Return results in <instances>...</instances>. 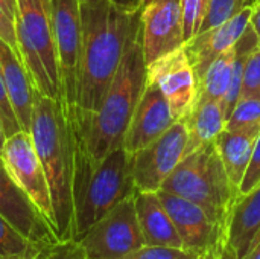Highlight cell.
Listing matches in <instances>:
<instances>
[{"label": "cell", "instance_id": "6da1fadb", "mask_svg": "<svg viewBox=\"0 0 260 259\" xmlns=\"http://www.w3.org/2000/svg\"><path fill=\"white\" fill-rule=\"evenodd\" d=\"M81 20L82 50L75 107L94 113L140 24V9H126L111 0L81 2Z\"/></svg>", "mask_w": 260, "mask_h": 259}, {"label": "cell", "instance_id": "7a4b0ae2", "mask_svg": "<svg viewBox=\"0 0 260 259\" xmlns=\"http://www.w3.org/2000/svg\"><path fill=\"white\" fill-rule=\"evenodd\" d=\"M66 108V107H64ZM73 143V240L136 194L131 154L120 147L96 160L87 150L75 114L67 110Z\"/></svg>", "mask_w": 260, "mask_h": 259}, {"label": "cell", "instance_id": "3957f363", "mask_svg": "<svg viewBox=\"0 0 260 259\" xmlns=\"http://www.w3.org/2000/svg\"><path fill=\"white\" fill-rule=\"evenodd\" d=\"M146 81L148 66L143 56L142 27L139 24L98 111L84 113L76 107L67 108L75 114L85 147L96 160L123 147L126 130Z\"/></svg>", "mask_w": 260, "mask_h": 259}, {"label": "cell", "instance_id": "277c9868", "mask_svg": "<svg viewBox=\"0 0 260 259\" xmlns=\"http://www.w3.org/2000/svg\"><path fill=\"white\" fill-rule=\"evenodd\" d=\"M29 133L47 177L55 234L73 240V143L62 101L35 89Z\"/></svg>", "mask_w": 260, "mask_h": 259}, {"label": "cell", "instance_id": "5b68a950", "mask_svg": "<svg viewBox=\"0 0 260 259\" xmlns=\"http://www.w3.org/2000/svg\"><path fill=\"white\" fill-rule=\"evenodd\" d=\"M161 191L180 195L203 208L222 229L238 192L233 188L215 142L186 154L161 185Z\"/></svg>", "mask_w": 260, "mask_h": 259}, {"label": "cell", "instance_id": "8992f818", "mask_svg": "<svg viewBox=\"0 0 260 259\" xmlns=\"http://www.w3.org/2000/svg\"><path fill=\"white\" fill-rule=\"evenodd\" d=\"M14 26L21 63L32 85L61 101V78L55 49L50 0H15Z\"/></svg>", "mask_w": 260, "mask_h": 259}, {"label": "cell", "instance_id": "52a82bcc", "mask_svg": "<svg viewBox=\"0 0 260 259\" xmlns=\"http://www.w3.org/2000/svg\"><path fill=\"white\" fill-rule=\"evenodd\" d=\"M50 15L61 78V101L66 108H73L78 98L82 50L81 0H50Z\"/></svg>", "mask_w": 260, "mask_h": 259}, {"label": "cell", "instance_id": "ba28073f", "mask_svg": "<svg viewBox=\"0 0 260 259\" xmlns=\"http://www.w3.org/2000/svg\"><path fill=\"white\" fill-rule=\"evenodd\" d=\"M87 259H120L145 246L134 195L96 221L79 240Z\"/></svg>", "mask_w": 260, "mask_h": 259}, {"label": "cell", "instance_id": "9c48e42d", "mask_svg": "<svg viewBox=\"0 0 260 259\" xmlns=\"http://www.w3.org/2000/svg\"><path fill=\"white\" fill-rule=\"evenodd\" d=\"M187 128L183 119L157 140L131 154V169L136 192H157L165 180L186 156Z\"/></svg>", "mask_w": 260, "mask_h": 259}, {"label": "cell", "instance_id": "30bf717a", "mask_svg": "<svg viewBox=\"0 0 260 259\" xmlns=\"http://www.w3.org/2000/svg\"><path fill=\"white\" fill-rule=\"evenodd\" d=\"M2 160L15 183L26 192V195L53 226L50 189L30 133L21 130L14 136L6 137L2 150Z\"/></svg>", "mask_w": 260, "mask_h": 259}, {"label": "cell", "instance_id": "8fae6325", "mask_svg": "<svg viewBox=\"0 0 260 259\" xmlns=\"http://www.w3.org/2000/svg\"><path fill=\"white\" fill-rule=\"evenodd\" d=\"M142 46L146 66L184 46L180 0H151L140 9Z\"/></svg>", "mask_w": 260, "mask_h": 259}, {"label": "cell", "instance_id": "7c38bea8", "mask_svg": "<svg viewBox=\"0 0 260 259\" xmlns=\"http://www.w3.org/2000/svg\"><path fill=\"white\" fill-rule=\"evenodd\" d=\"M148 81L160 87L177 121L192 110L198 96V79L184 47L175 49L149 64Z\"/></svg>", "mask_w": 260, "mask_h": 259}, {"label": "cell", "instance_id": "4fadbf2b", "mask_svg": "<svg viewBox=\"0 0 260 259\" xmlns=\"http://www.w3.org/2000/svg\"><path fill=\"white\" fill-rule=\"evenodd\" d=\"M158 198L166 208L186 252L201 255L206 252H218L222 229L207 215V212L190 200L180 195L157 191Z\"/></svg>", "mask_w": 260, "mask_h": 259}, {"label": "cell", "instance_id": "5bb4252c", "mask_svg": "<svg viewBox=\"0 0 260 259\" xmlns=\"http://www.w3.org/2000/svg\"><path fill=\"white\" fill-rule=\"evenodd\" d=\"M0 215L37 244L58 240L50 221L40 212L26 192L15 183L0 157Z\"/></svg>", "mask_w": 260, "mask_h": 259}, {"label": "cell", "instance_id": "9a60e30c", "mask_svg": "<svg viewBox=\"0 0 260 259\" xmlns=\"http://www.w3.org/2000/svg\"><path fill=\"white\" fill-rule=\"evenodd\" d=\"M260 240V183L236 197L222 227L219 259H244Z\"/></svg>", "mask_w": 260, "mask_h": 259}, {"label": "cell", "instance_id": "2e32d148", "mask_svg": "<svg viewBox=\"0 0 260 259\" xmlns=\"http://www.w3.org/2000/svg\"><path fill=\"white\" fill-rule=\"evenodd\" d=\"M175 121L177 119L174 118L169 102L160 87L152 81H146V87L139 99L125 134V150L129 154L137 153L165 134Z\"/></svg>", "mask_w": 260, "mask_h": 259}, {"label": "cell", "instance_id": "e0dca14e", "mask_svg": "<svg viewBox=\"0 0 260 259\" xmlns=\"http://www.w3.org/2000/svg\"><path fill=\"white\" fill-rule=\"evenodd\" d=\"M251 6L242 9L235 17L227 21L215 26L212 29L197 34L193 38L184 43V50L189 56V61L195 70L197 79L203 78L209 66L224 52L233 47V44L241 38L247 26L250 24Z\"/></svg>", "mask_w": 260, "mask_h": 259}, {"label": "cell", "instance_id": "ac0fdd59", "mask_svg": "<svg viewBox=\"0 0 260 259\" xmlns=\"http://www.w3.org/2000/svg\"><path fill=\"white\" fill-rule=\"evenodd\" d=\"M0 72L8 90L11 104L23 131H29L30 118L34 108L35 87L29 78V73L12 50V47L0 38Z\"/></svg>", "mask_w": 260, "mask_h": 259}, {"label": "cell", "instance_id": "d6986e66", "mask_svg": "<svg viewBox=\"0 0 260 259\" xmlns=\"http://www.w3.org/2000/svg\"><path fill=\"white\" fill-rule=\"evenodd\" d=\"M134 206L145 244L184 250L181 238L157 192H136Z\"/></svg>", "mask_w": 260, "mask_h": 259}, {"label": "cell", "instance_id": "ffe728a7", "mask_svg": "<svg viewBox=\"0 0 260 259\" xmlns=\"http://www.w3.org/2000/svg\"><path fill=\"white\" fill-rule=\"evenodd\" d=\"M187 128L186 154L215 142L227 127V116L219 101L197 99L192 110L183 118Z\"/></svg>", "mask_w": 260, "mask_h": 259}, {"label": "cell", "instance_id": "44dd1931", "mask_svg": "<svg viewBox=\"0 0 260 259\" xmlns=\"http://www.w3.org/2000/svg\"><path fill=\"white\" fill-rule=\"evenodd\" d=\"M259 134L245 131L224 130L215 140L219 157L224 163L227 176L239 195V186L244 180L247 168L250 165L253 150Z\"/></svg>", "mask_w": 260, "mask_h": 259}, {"label": "cell", "instance_id": "7402d4cb", "mask_svg": "<svg viewBox=\"0 0 260 259\" xmlns=\"http://www.w3.org/2000/svg\"><path fill=\"white\" fill-rule=\"evenodd\" d=\"M259 47V38L256 31L253 29L251 24L247 26V29L244 31V34L241 35V38L233 44V50H235V56H233V70H232V81L229 85V90L225 93V96L221 101L222 110L225 113V116L229 118L235 108V105L238 104L239 98H241V87H242V78H244V70L247 66V61L250 58V55Z\"/></svg>", "mask_w": 260, "mask_h": 259}, {"label": "cell", "instance_id": "603a6c76", "mask_svg": "<svg viewBox=\"0 0 260 259\" xmlns=\"http://www.w3.org/2000/svg\"><path fill=\"white\" fill-rule=\"evenodd\" d=\"M233 47L227 52L221 53L206 70L203 78L198 82V96L197 99H213L222 101L225 96L230 81H232V70H233Z\"/></svg>", "mask_w": 260, "mask_h": 259}, {"label": "cell", "instance_id": "cb8c5ba5", "mask_svg": "<svg viewBox=\"0 0 260 259\" xmlns=\"http://www.w3.org/2000/svg\"><path fill=\"white\" fill-rule=\"evenodd\" d=\"M44 244H37L0 215V259H32Z\"/></svg>", "mask_w": 260, "mask_h": 259}, {"label": "cell", "instance_id": "d4e9b609", "mask_svg": "<svg viewBox=\"0 0 260 259\" xmlns=\"http://www.w3.org/2000/svg\"><path fill=\"white\" fill-rule=\"evenodd\" d=\"M225 130L260 134V99H239L232 114L227 118Z\"/></svg>", "mask_w": 260, "mask_h": 259}, {"label": "cell", "instance_id": "484cf974", "mask_svg": "<svg viewBox=\"0 0 260 259\" xmlns=\"http://www.w3.org/2000/svg\"><path fill=\"white\" fill-rule=\"evenodd\" d=\"M254 2L256 0H207V12L200 32L219 26L221 23L235 17L242 9L253 6Z\"/></svg>", "mask_w": 260, "mask_h": 259}, {"label": "cell", "instance_id": "4316f807", "mask_svg": "<svg viewBox=\"0 0 260 259\" xmlns=\"http://www.w3.org/2000/svg\"><path fill=\"white\" fill-rule=\"evenodd\" d=\"M180 5L183 12L184 40L189 41L201 29L207 12V0H180Z\"/></svg>", "mask_w": 260, "mask_h": 259}, {"label": "cell", "instance_id": "83f0119b", "mask_svg": "<svg viewBox=\"0 0 260 259\" xmlns=\"http://www.w3.org/2000/svg\"><path fill=\"white\" fill-rule=\"evenodd\" d=\"M32 259H87L78 240H56L44 244Z\"/></svg>", "mask_w": 260, "mask_h": 259}, {"label": "cell", "instance_id": "f1b7e54d", "mask_svg": "<svg viewBox=\"0 0 260 259\" xmlns=\"http://www.w3.org/2000/svg\"><path fill=\"white\" fill-rule=\"evenodd\" d=\"M245 98L260 99V46L250 55L244 70L239 99Z\"/></svg>", "mask_w": 260, "mask_h": 259}, {"label": "cell", "instance_id": "f546056e", "mask_svg": "<svg viewBox=\"0 0 260 259\" xmlns=\"http://www.w3.org/2000/svg\"><path fill=\"white\" fill-rule=\"evenodd\" d=\"M0 125L3 128V133L6 137L14 136L15 133L21 131V127L18 124V119L15 116L14 107L11 104L8 90L5 87L3 78H2V72H0Z\"/></svg>", "mask_w": 260, "mask_h": 259}, {"label": "cell", "instance_id": "4dcf8cb0", "mask_svg": "<svg viewBox=\"0 0 260 259\" xmlns=\"http://www.w3.org/2000/svg\"><path fill=\"white\" fill-rule=\"evenodd\" d=\"M187 252L181 249H172V247H161V246H142L131 253L125 255L120 259H180L183 258Z\"/></svg>", "mask_w": 260, "mask_h": 259}, {"label": "cell", "instance_id": "1f68e13d", "mask_svg": "<svg viewBox=\"0 0 260 259\" xmlns=\"http://www.w3.org/2000/svg\"><path fill=\"white\" fill-rule=\"evenodd\" d=\"M260 183V134L256 140L254 150H253V156L250 160V165L247 168V172L244 176V180L239 186V195L250 192L251 189H254Z\"/></svg>", "mask_w": 260, "mask_h": 259}, {"label": "cell", "instance_id": "d6a6232c", "mask_svg": "<svg viewBox=\"0 0 260 259\" xmlns=\"http://www.w3.org/2000/svg\"><path fill=\"white\" fill-rule=\"evenodd\" d=\"M0 38L5 43H8L12 47V50L17 53V56L20 58V50H18V44H17V35H15L14 20L6 14V11L2 8V5H0Z\"/></svg>", "mask_w": 260, "mask_h": 259}, {"label": "cell", "instance_id": "836d02e7", "mask_svg": "<svg viewBox=\"0 0 260 259\" xmlns=\"http://www.w3.org/2000/svg\"><path fill=\"white\" fill-rule=\"evenodd\" d=\"M250 24L253 26V29L257 34L260 46V0H256L251 6V17H250Z\"/></svg>", "mask_w": 260, "mask_h": 259}, {"label": "cell", "instance_id": "e575fe53", "mask_svg": "<svg viewBox=\"0 0 260 259\" xmlns=\"http://www.w3.org/2000/svg\"><path fill=\"white\" fill-rule=\"evenodd\" d=\"M111 2H114V3H117L119 6H123V8H126V9H133V11L142 9L139 0H111Z\"/></svg>", "mask_w": 260, "mask_h": 259}, {"label": "cell", "instance_id": "d590c367", "mask_svg": "<svg viewBox=\"0 0 260 259\" xmlns=\"http://www.w3.org/2000/svg\"><path fill=\"white\" fill-rule=\"evenodd\" d=\"M2 8L6 11V14L14 20V14H15V0H0Z\"/></svg>", "mask_w": 260, "mask_h": 259}, {"label": "cell", "instance_id": "8d00e7d4", "mask_svg": "<svg viewBox=\"0 0 260 259\" xmlns=\"http://www.w3.org/2000/svg\"><path fill=\"white\" fill-rule=\"evenodd\" d=\"M244 259H260V240L253 246V249L250 250V253Z\"/></svg>", "mask_w": 260, "mask_h": 259}, {"label": "cell", "instance_id": "74e56055", "mask_svg": "<svg viewBox=\"0 0 260 259\" xmlns=\"http://www.w3.org/2000/svg\"><path fill=\"white\" fill-rule=\"evenodd\" d=\"M197 259H219L218 256V252H215V250H212V252H206V253H201L200 256Z\"/></svg>", "mask_w": 260, "mask_h": 259}, {"label": "cell", "instance_id": "f35d334b", "mask_svg": "<svg viewBox=\"0 0 260 259\" xmlns=\"http://www.w3.org/2000/svg\"><path fill=\"white\" fill-rule=\"evenodd\" d=\"M5 140H6V136H5V133H3V128H2V125H0V157H2V150H3Z\"/></svg>", "mask_w": 260, "mask_h": 259}, {"label": "cell", "instance_id": "ab89813d", "mask_svg": "<svg viewBox=\"0 0 260 259\" xmlns=\"http://www.w3.org/2000/svg\"><path fill=\"white\" fill-rule=\"evenodd\" d=\"M200 256V255H195V253H190V252H187L183 258H180V259H197Z\"/></svg>", "mask_w": 260, "mask_h": 259}, {"label": "cell", "instance_id": "60d3db41", "mask_svg": "<svg viewBox=\"0 0 260 259\" xmlns=\"http://www.w3.org/2000/svg\"><path fill=\"white\" fill-rule=\"evenodd\" d=\"M149 2H151V0H139V3H140V8H143V6H145L146 3H149Z\"/></svg>", "mask_w": 260, "mask_h": 259}, {"label": "cell", "instance_id": "b9f144b4", "mask_svg": "<svg viewBox=\"0 0 260 259\" xmlns=\"http://www.w3.org/2000/svg\"><path fill=\"white\" fill-rule=\"evenodd\" d=\"M81 2H98V0H81Z\"/></svg>", "mask_w": 260, "mask_h": 259}]
</instances>
